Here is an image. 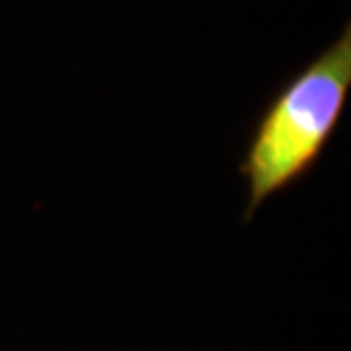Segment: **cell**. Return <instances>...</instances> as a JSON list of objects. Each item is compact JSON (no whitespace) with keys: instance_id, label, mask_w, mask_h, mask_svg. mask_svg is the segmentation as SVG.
<instances>
[{"instance_id":"cell-1","label":"cell","mask_w":351,"mask_h":351,"mask_svg":"<svg viewBox=\"0 0 351 351\" xmlns=\"http://www.w3.org/2000/svg\"><path fill=\"white\" fill-rule=\"evenodd\" d=\"M351 91V23L280 87L258 117L240 162L249 199L242 221L317 165L338 130Z\"/></svg>"}]
</instances>
